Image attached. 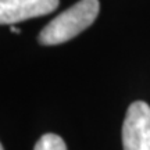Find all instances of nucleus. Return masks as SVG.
Listing matches in <instances>:
<instances>
[{"label":"nucleus","instance_id":"1","mask_svg":"<svg viewBox=\"0 0 150 150\" xmlns=\"http://www.w3.org/2000/svg\"><path fill=\"white\" fill-rule=\"evenodd\" d=\"M99 10V0H79L43 28L39 33V42L45 46H53L71 40L95 22Z\"/></svg>","mask_w":150,"mask_h":150},{"label":"nucleus","instance_id":"2","mask_svg":"<svg viewBox=\"0 0 150 150\" xmlns=\"http://www.w3.org/2000/svg\"><path fill=\"white\" fill-rule=\"evenodd\" d=\"M124 150H150V106L134 102L122 124Z\"/></svg>","mask_w":150,"mask_h":150},{"label":"nucleus","instance_id":"3","mask_svg":"<svg viewBox=\"0 0 150 150\" xmlns=\"http://www.w3.org/2000/svg\"><path fill=\"white\" fill-rule=\"evenodd\" d=\"M57 7L59 0H0V25L46 16Z\"/></svg>","mask_w":150,"mask_h":150},{"label":"nucleus","instance_id":"5","mask_svg":"<svg viewBox=\"0 0 150 150\" xmlns=\"http://www.w3.org/2000/svg\"><path fill=\"white\" fill-rule=\"evenodd\" d=\"M10 29H11V32H14V33H20V32H21V31H20L17 27H14V25H11Z\"/></svg>","mask_w":150,"mask_h":150},{"label":"nucleus","instance_id":"4","mask_svg":"<svg viewBox=\"0 0 150 150\" xmlns=\"http://www.w3.org/2000/svg\"><path fill=\"white\" fill-rule=\"evenodd\" d=\"M33 150H67V146L59 135L46 134L38 140Z\"/></svg>","mask_w":150,"mask_h":150},{"label":"nucleus","instance_id":"6","mask_svg":"<svg viewBox=\"0 0 150 150\" xmlns=\"http://www.w3.org/2000/svg\"><path fill=\"white\" fill-rule=\"evenodd\" d=\"M0 150H3V146H1V143H0Z\"/></svg>","mask_w":150,"mask_h":150}]
</instances>
